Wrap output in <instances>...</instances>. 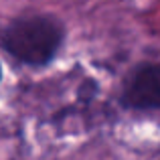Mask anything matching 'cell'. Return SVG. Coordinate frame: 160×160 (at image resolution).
I'll use <instances>...</instances> for the list:
<instances>
[{
	"label": "cell",
	"instance_id": "obj_1",
	"mask_svg": "<svg viewBox=\"0 0 160 160\" xmlns=\"http://www.w3.org/2000/svg\"><path fill=\"white\" fill-rule=\"evenodd\" d=\"M65 39L61 22L51 16H27L6 27L2 49L22 65L45 67L55 59Z\"/></svg>",
	"mask_w": 160,
	"mask_h": 160
},
{
	"label": "cell",
	"instance_id": "obj_2",
	"mask_svg": "<svg viewBox=\"0 0 160 160\" xmlns=\"http://www.w3.org/2000/svg\"><path fill=\"white\" fill-rule=\"evenodd\" d=\"M120 106L128 112L156 116L160 109L158 63H142L126 75L120 91Z\"/></svg>",
	"mask_w": 160,
	"mask_h": 160
},
{
	"label": "cell",
	"instance_id": "obj_3",
	"mask_svg": "<svg viewBox=\"0 0 160 160\" xmlns=\"http://www.w3.org/2000/svg\"><path fill=\"white\" fill-rule=\"evenodd\" d=\"M98 81H93V79H85V81L79 85V91H77V102L81 103V106H89L91 102L95 99V95H98Z\"/></svg>",
	"mask_w": 160,
	"mask_h": 160
},
{
	"label": "cell",
	"instance_id": "obj_4",
	"mask_svg": "<svg viewBox=\"0 0 160 160\" xmlns=\"http://www.w3.org/2000/svg\"><path fill=\"white\" fill-rule=\"evenodd\" d=\"M0 79H2V67H0Z\"/></svg>",
	"mask_w": 160,
	"mask_h": 160
}]
</instances>
